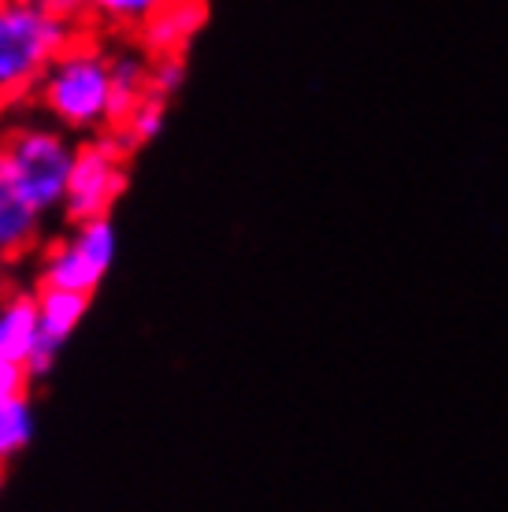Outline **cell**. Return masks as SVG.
Returning <instances> with one entry per match:
<instances>
[{"label":"cell","mask_w":508,"mask_h":512,"mask_svg":"<svg viewBox=\"0 0 508 512\" xmlns=\"http://www.w3.org/2000/svg\"><path fill=\"white\" fill-rule=\"evenodd\" d=\"M41 116L71 134H101L115 127V67L112 49L97 30H78L34 90Z\"/></svg>","instance_id":"cell-1"},{"label":"cell","mask_w":508,"mask_h":512,"mask_svg":"<svg viewBox=\"0 0 508 512\" xmlns=\"http://www.w3.org/2000/svg\"><path fill=\"white\" fill-rule=\"evenodd\" d=\"M82 23L23 0H0V108L34 97L52 60L71 45Z\"/></svg>","instance_id":"cell-2"},{"label":"cell","mask_w":508,"mask_h":512,"mask_svg":"<svg viewBox=\"0 0 508 512\" xmlns=\"http://www.w3.org/2000/svg\"><path fill=\"white\" fill-rule=\"evenodd\" d=\"M78 141L60 123H15L0 134V164L26 205L49 219L64 208Z\"/></svg>","instance_id":"cell-3"},{"label":"cell","mask_w":508,"mask_h":512,"mask_svg":"<svg viewBox=\"0 0 508 512\" xmlns=\"http://www.w3.org/2000/svg\"><path fill=\"white\" fill-rule=\"evenodd\" d=\"M115 253H119V234L112 216L67 223V231L41 249L38 286H60L93 297L108 279Z\"/></svg>","instance_id":"cell-4"},{"label":"cell","mask_w":508,"mask_h":512,"mask_svg":"<svg viewBox=\"0 0 508 512\" xmlns=\"http://www.w3.org/2000/svg\"><path fill=\"white\" fill-rule=\"evenodd\" d=\"M127 182H130L127 145L115 138L112 130L86 134L75 149V164H71V179H67V197L60 216L67 223L112 216L119 197L127 193Z\"/></svg>","instance_id":"cell-5"},{"label":"cell","mask_w":508,"mask_h":512,"mask_svg":"<svg viewBox=\"0 0 508 512\" xmlns=\"http://www.w3.org/2000/svg\"><path fill=\"white\" fill-rule=\"evenodd\" d=\"M204 19H208V0H167L134 34V41L149 56H186L193 38L201 34Z\"/></svg>","instance_id":"cell-6"},{"label":"cell","mask_w":508,"mask_h":512,"mask_svg":"<svg viewBox=\"0 0 508 512\" xmlns=\"http://www.w3.org/2000/svg\"><path fill=\"white\" fill-rule=\"evenodd\" d=\"M41 227H45V216L15 193L12 179L0 164V268H12V264H23L26 256H34V249L41 245Z\"/></svg>","instance_id":"cell-7"},{"label":"cell","mask_w":508,"mask_h":512,"mask_svg":"<svg viewBox=\"0 0 508 512\" xmlns=\"http://www.w3.org/2000/svg\"><path fill=\"white\" fill-rule=\"evenodd\" d=\"M41 342V316H38V290L8 286L0 290V357L26 360L34 357Z\"/></svg>","instance_id":"cell-8"},{"label":"cell","mask_w":508,"mask_h":512,"mask_svg":"<svg viewBox=\"0 0 508 512\" xmlns=\"http://www.w3.org/2000/svg\"><path fill=\"white\" fill-rule=\"evenodd\" d=\"M167 0H78V23L112 34V38H134Z\"/></svg>","instance_id":"cell-9"},{"label":"cell","mask_w":508,"mask_h":512,"mask_svg":"<svg viewBox=\"0 0 508 512\" xmlns=\"http://www.w3.org/2000/svg\"><path fill=\"white\" fill-rule=\"evenodd\" d=\"M89 294L78 290H60V286H38V316H41V338L52 346H67V338L78 331V323L86 320Z\"/></svg>","instance_id":"cell-10"},{"label":"cell","mask_w":508,"mask_h":512,"mask_svg":"<svg viewBox=\"0 0 508 512\" xmlns=\"http://www.w3.org/2000/svg\"><path fill=\"white\" fill-rule=\"evenodd\" d=\"M34 427H38V416H34L30 390L0 397V464H12L34 442Z\"/></svg>","instance_id":"cell-11"},{"label":"cell","mask_w":508,"mask_h":512,"mask_svg":"<svg viewBox=\"0 0 508 512\" xmlns=\"http://www.w3.org/2000/svg\"><path fill=\"white\" fill-rule=\"evenodd\" d=\"M164 123H167V97H160V93L149 90L141 101L130 104L127 116L115 123L112 134L127 145L130 153H134L138 145H149L153 138H160Z\"/></svg>","instance_id":"cell-12"},{"label":"cell","mask_w":508,"mask_h":512,"mask_svg":"<svg viewBox=\"0 0 508 512\" xmlns=\"http://www.w3.org/2000/svg\"><path fill=\"white\" fill-rule=\"evenodd\" d=\"M182 82H186V60L182 56H153V64H149V90L171 101L182 90Z\"/></svg>","instance_id":"cell-13"},{"label":"cell","mask_w":508,"mask_h":512,"mask_svg":"<svg viewBox=\"0 0 508 512\" xmlns=\"http://www.w3.org/2000/svg\"><path fill=\"white\" fill-rule=\"evenodd\" d=\"M30 383H34V379H30V372H26V364L0 357V397L23 394V390H30Z\"/></svg>","instance_id":"cell-14"},{"label":"cell","mask_w":508,"mask_h":512,"mask_svg":"<svg viewBox=\"0 0 508 512\" xmlns=\"http://www.w3.org/2000/svg\"><path fill=\"white\" fill-rule=\"evenodd\" d=\"M30 8H41V12H56L67 15V19H78V0H23Z\"/></svg>","instance_id":"cell-15"},{"label":"cell","mask_w":508,"mask_h":512,"mask_svg":"<svg viewBox=\"0 0 508 512\" xmlns=\"http://www.w3.org/2000/svg\"><path fill=\"white\" fill-rule=\"evenodd\" d=\"M0 483H4V464H0Z\"/></svg>","instance_id":"cell-16"}]
</instances>
